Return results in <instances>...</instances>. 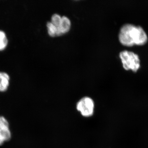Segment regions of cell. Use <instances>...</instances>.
Wrapping results in <instances>:
<instances>
[{
  "instance_id": "6",
  "label": "cell",
  "mask_w": 148,
  "mask_h": 148,
  "mask_svg": "<svg viewBox=\"0 0 148 148\" xmlns=\"http://www.w3.org/2000/svg\"><path fill=\"white\" fill-rule=\"evenodd\" d=\"M10 78L8 74L5 72H0V92L6 91L9 85Z\"/></svg>"
},
{
  "instance_id": "3",
  "label": "cell",
  "mask_w": 148,
  "mask_h": 148,
  "mask_svg": "<svg viewBox=\"0 0 148 148\" xmlns=\"http://www.w3.org/2000/svg\"><path fill=\"white\" fill-rule=\"evenodd\" d=\"M76 109L83 116L90 117L94 114L95 103L90 97H83L77 103Z\"/></svg>"
},
{
  "instance_id": "4",
  "label": "cell",
  "mask_w": 148,
  "mask_h": 148,
  "mask_svg": "<svg viewBox=\"0 0 148 148\" xmlns=\"http://www.w3.org/2000/svg\"><path fill=\"white\" fill-rule=\"evenodd\" d=\"M0 136L5 142H8L12 137L9 123L5 117L0 116Z\"/></svg>"
},
{
  "instance_id": "1",
  "label": "cell",
  "mask_w": 148,
  "mask_h": 148,
  "mask_svg": "<svg viewBox=\"0 0 148 148\" xmlns=\"http://www.w3.org/2000/svg\"><path fill=\"white\" fill-rule=\"evenodd\" d=\"M120 42L125 46L143 45L147 41V34L140 26L126 24L121 27L119 35Z\"/></svg>"
},
{
  "instance_id": "2",
  "label": "cell",
  "mask_w": 148,
  "mask_h": 148,
  "mask_svg": "<svg viewBox=\"0 0 148 148\" xmlns=\"http://www.w3.org/2000/svg\"><path fill=\"white\" fill-rule=\"evenodd\" d=\"M123 66L126 70H132L136 72L140 68V60L137 54L131 51H123L119 53Z\"/></svg>"
},
{
  "instance_id": "8",
  "label": "cell",
  "mask_w": 148,
  "mask_h": 148,
  "mask_svg": "<svg viewBox=\"0 0 148 148\" xmlns=\"http://www.w3.org/2000/svg\"><path fill=\"white\" fill-rule=\"evenodd\" d=\"M48 33L51 36L54 37L57 36V29L56 27L51 22H47V24Z\"/></svg>"
},
{
  "instance_id": "5",
  "label": "cell",
  "mask_w": 148,
  "mask_h": 148,
  "mask_svg": "<svg viewBox=\"0 0 148 148\" xmlns=\"http://www.w3.org/2000/svg\"><path fill=\"white\" fill-rule=\"evenodd\" d=\"M71 27V21L67 16H62L61 22L57 28V36L66 34L70 30Z\"/></svg>"
},
{
  "instance_id": "7",
  "label": "cell",
  "mask_w": 148,
  "mask_h": 148,
  "mask_svg": "<svg viewBox=\"0 0 148 148\" xmlns=\"http://www.w3.org/2000/svg\"><path fill=\"white\" fill-rule=\"evenodd\" d=\"M8 43V40L5 33L0 30V50L5 49Z\"/></svg>"
},
{
  "instance_id": "9",
  "label": "cell",
  "mask_w": 148,
  "mask_h": 148,
  "mask_svg": "<svg viewBox=\"0 0 148 148\" xmlns=\"http://www.w3.org/2000/svg\"><path fill=\"white\" fill-rule=\"evenodd\" d=\"M61 17L59 14L57 13L54 14L51 18V22L56 27V28H58L60 22L61 21Z\"/></svg>"
}]
</instances>
